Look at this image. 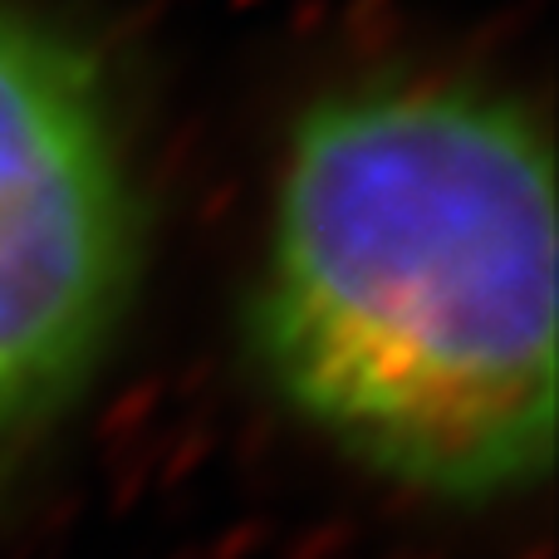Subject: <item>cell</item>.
I'll return each mask as SVG.
<instances>
[{"instance_id": "obj_1", "label": "cell", "mask_w": 559, "mask_h": 559, "mask_svg": "<svg viewBox=\"0 0 559 559\" xmlns=\"http://www.w3.org/2000/svg\"><path fill=\"white\" fill-rule=\"evenodd\" d=\"M246 344L289 417L442 506L555 462V163L511 94L378 69L289 123Z\"/></svg>"}, {"instance_id": "obj_2", "label": "cell", "mask_w": 559, "mask_h": 559, "mask_svg": "<svg viewBox=\"0 0 559 559\" xmlns=\"http://www.w3.org/2000/svg\"><path fill=\"white\" fill-rule=\"evenodd\" d=\"M138 271L143 197L104 59L39 0H0V447L84 393Z\"/></svg>"}]
</instances>
